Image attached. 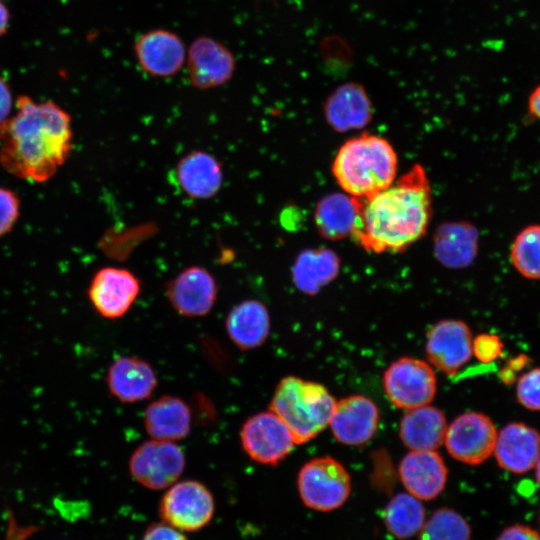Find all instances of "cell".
I'll use <instances>...</instances> for the list:
<instances>
[{"instance_id": "cell-10", "label": "cell", "mask_w": 540, "mask_h": 540, "mask_svg": "<svg viewBox=\"0 0 540 540\" xmlns=\"http://www.w3.org/2000/svg\"><path fill=\"white\" fill-rule=\"evenodd\" d=\"M497 431L491 419L479 412H467L447 427L444 443L456 460L478 465L494 452Z\"/></svg>"}, {"instance_id": "cell-27", "label": "cell", "mask_w": 540, "mask_h": 540, "mask_svg": "<svg viewBox=\"0 0 540 540\" xmlns=\"http://www.w3.org/2000/svg\"><path fill=\"white\" fill-rule=\"evenodd\" d=\"M426 521L421 500L407 493L393 496L383 511V522L389 533L404 540L418 535Z\"/></svg>"}, {"instance_id": "cell-36", "label": "cell", "mask_w": 540, "mask_h": 540, "mask_svg": "<svg viewBox=\"0 0 540 540\" xmlns=\"http://www.w3.org/2000/svg\"><path fill=\"white\" fill-rule=\"evenodd\" d=\"M12 104L10 87L4 78L0 76V125L10 118Z\"/></svg>"}, {"instance_id": "cell-39", "label": "cell", "mask_w": 540, "mask_h": 540, "mask_svg": "<svg viewBox=\"0 0 540 540\" xmlns=\"http://www.w3.org/2000/svg\"><path fill=\"white\" fill-rule=\"evenodd\" d=\"M535 466H536V473H535L536 479L540 483V458L538 459Z\"/></svg>"}, {"instance_id": "cell-30", "label": "cell", "mask_w": 540, "mask_h": 540, "mask_svg": "<svg viewBox=\"0 0 540 540\" xmlns=\"http://www.w3.org/2000/svg\"><path fill=\"white\" fill-rule=\"evenodd\" d=\"M478 250V232L470 224H456L448 229V254L443 260L449 266L464 267L476 257Z\"/></svg>"}, {"instance_id": "cell-22", "label": "cell", "mask_w": 540, "mask_h": 540, "mask_svg": "<svg viewBox=\"0 0 540 540\" xmlns=\"http://www.w3.org/2000/svg\"><path fill=\"white\" fill-rule=\"evenodd\" d=\"M230 340L242 350L261 346L270 332V316L259 300L247 299L236 304L225 321Z\"/></svg>"}, {"instance_id": "cell-29", "label": "cell", "mask_w": 540, "mask_h": 540, "mask_svg": "<svg viewBox=\"0 0 540 540\" xmlns=\"http://www.w3.org/2000/svg\"><path fill=\"white\" fill-rule=\"evenodd\" d=\"M418 540H471V527L457 511L440 508L426 519Z\"/></svg>"}, {"instance_id": "cell-11", "label": "cell", "mask_w": 540, "mask_h": 540, "mask_svg": "<svg viewBox=\"0 0 540 540\" xmlns=\"http://www.w3.org/2000/svg\"><path fill=\"white\" fill-rule=\"evenodd\" d=\"M141 290L138 277L121 267H103L93 275L88 298L95 311L106 319L124 316Z\"/></svg>"}, {"instance_id": "cell-2", "label": "cell", "mask_w": 540, "mask_h": 540, "mask_svg": "<svg viewBox=\"0 0 540 540\" xmlns=\"http://www.w3.org/2000/svg\"><path fill=\"white\" fill-rule=\"evenodd\" d=\"M357 199L352 236L368 252H401L427 231L432 194L425 170L418 164L386 189Z\"/></svg>"}, {"instance_id": "cell-23", "label": "cell", "mask_w": 540, "mask_h": 540, "mask_svg": "<svg viewBox=\"0 0 540 540\" xmlns=\"http://www.w3.org/2000/svg\"><path fill=\"white\" fill-rule=\"evenodd\" d=\"M144 428L152 439L173 442L181 440L190 432V408L179 397L162 396L146 407Z\"/></svg>"}, {"instance_id": "cell-34", "label": "cell", "mask_w": 540, "mask_h": 540, "mask_svg": "<svg viewBox=\"0 0 540 540\" xmlns=\"http://www.w3.org/2000/svg\"><path fill=\"white\" fill-rule=\"evenodd\" d=\"M141 540H188L184 533L161 521L150 524Z\"/></svg>"}, {"instance_id": "cell-31", "label": "cell", "mask_w": 540, "mask_h": 540, "mask_svg": "<svg viewBox=\"0 0 540 540\" xmlns=\"http://www.w3.org/2000/svg\"><path fill=\"white\" fill-rule=\"evenodd\" d=\"M516 395L522 406L540 411V368L531 369L520 377Z\"/></svg>"}, {"instance_id": "cell-13", "label": "cell", "mask_w": 540, "mask_h": 540, "mask_svg": "<svg viewBox=\"0 0 540 540\" xmlns=\"http://www.w3.org/2000/svg\"><path fill=\"white\" fill-rule=\"evenodd\" d=\"M169 303L186 317L207 315L213 308L218 286L213 275L204 267H186L166 284Z\"/></svg>"}, {"instance_id": "cell-26", "label": "cell", "mask_w": 540, "mask_h": 540, "mask_svg": "<svg viewBox=\"0 0 540 540\" xmlns=\"http://www.w3.org/2000/svg\"><path fill=\"white\" fill-rule=\"evenodd\" d=\"M338 270L339 260L332 251L308 249L298 255L292 268V278L300 291L314 295L336 278Z\"/></svg>"}, {"instance_id": "cell-3", "label": "cell", "mask_w": 540, "mask_h": 540, "mask_svg": "<svg viewBox=\"0 0 540 540\" xmlns=\"http://www.w3.org/2000/svg\"><path fill=\"white\" fill-rule=\"evenodd\" d=\"M397 161L389 141L365 132L340 147L332 163V173L346 194L366 198L394 183Z\"/></svg>"}, {"instance_id": "cell-1", "label": "cell", "mask_w": 540, "mask_h": 540, "mask_svg": "<svg viewBox=\"0 0 540 540\" xmlns=\"http://www.w3.org/2000/svg\"><path fill=\"white\" fill-rule=\"evenodd\" d=\"M16 107L0 125V165L19 179L46 182L71 154V117L52 101L26 95L17 98Z\"/></svg>"}, {"instance_id": "cell-28", "label": "cell", "mask_w": 540, "mask_h": 540, "mask_svg": "<svg viewBox=\"0 0 540 540\" xmlns=\"http://www.w3.org/2000/svg\"><path fill=\"white\" fill-rule=\"evenodd\" d=\"M509 257L521 276L540 280V224L527 225L515 235Z\"/></svg>"}, {"instance_id": "cell-38", "label": "cell", "mask_w": 540, "mask_h": 540, "mask_svg": "<svg viewBox=\"0 0 540 540\" xmlns=\"http://www.w3.org/2000/svg\"><path fill=\"white\" fill-rule=\"evenodd\" d=\"M9 11L5 4L0 0V37L6 33L9 24Z\"/></svg>"}, {"instance_id": "cell-17", "label": "cell", "mask_w": 540, "mask_h": 540, "mask_svg": "<svg viewBox=\"0 0 540 540\" xmlns=\"http://www.w3.org/2000/svg\"><path fill=\"white\" fill-rule=\"evenodd\" d=\"M399 475L407 492L419 500H433L445 488L448 470L434 450H412L400 462Z\"/></svg>"}, {"instance_id": "cell-8", "label": "cell", "mask_w": 540, "mask_h": 540, "mask_svg": "<svg viewBox=\"0 0 540 540\" xmlns=\"http://www.w3.org/2000/svg\"><path fill=\"white\" fill-rule=\"evenodd\" d=\"M243 450L250 459L262 465H277L293 450L291 431L271 410L249 417L240 430Z\"/></svg>"}, {"instance_id": "cell-32", "label": "cell", "mask_w": 540, "mask_h": 540, "mask_svg": "<svg viewBox=\"0 0 540 540\" xmlns=\"http://www.w3.org/2000/svg\"><path fill=\"white\" fill-rule=\"evenodd\" d=\"M20 215V199L18 195L0 186V238L9 233Z\"/></svg>"}, {"instance_id": "cell-37", "label": "cell", "mask_w": 540, "mask_h": 540, "mask_svg": "<svg viewBox=\"0 0 540 540\" xmlns=\"http://www.w3.org/2000/svg\"><path fill=\"white\" fill-rule=\"evenodd\" d=\"M527 110L534 119L540 122V84L530 91L527 99Z\"/></svg>"}, {"instance_id": "cell-21", "label": "cell", "mask_w": 540, "mask_h": 540, "mask_svg": "<svg viewBox=\"0 0 540 540\" xmlns=\"http://www.w3.org/2000/svg\"><path fill=\"white\" fill-rule=\"evenodd\" d=\"M324 114L327 122L338 131L362 128L372 117V103L361 84L347 82L327 97Z\"/></svg>"}, {"instance_id": "cell-6", "label": "cell", "mask_w": 540, "mask_h": 540, "mask_svg": "<svg viewBox=\"0 0 540 540\" xmlns=\"http://www.w3.org/2000/svg\"><path fill=\"white\" fill-rule=\"evenodd\" d=\"M163 522L182 532H196L206 527L215 513L212 492L196 480L177 481L159 502Z\"/></svg>"}, {"instance_id": "cell-12", "label": "cell", "mask_w": 540, "mask_h": 540, "mask_svg": "<svg viewBox=\"0 0 540 540\" xmlns=\"http://www.w3.org/2000/svg\"><path fill=\"white\" fill-rule=\"evenodd\" d=\"M185 64L189 81L198 90L226 84L236 69V60L231 50L209 36H200L190 44Z\"/></svg>"}, {"instance_id": "cell-33", "label": "cell", "mask_w": 540, "mask_h": 540, "mask_svg": "<svg viewBox=\"0 0 540 540\" xmlns=\"http://www.w3.org/2000/svg\"><path fill=\"white\" fill-rule=\"evenodd\" d=\"M503 347L504 344L498 335L483 333L473 340L472 353L479 361L489 363L502 354Z\"/></svg>"}, {"instance_id": "cell-7", "label": "cell", "mask_w": 540, "mask_h": 540, "mask_svg": "<svg viewBox=\"0 0 540 540\" xmlns=\"http://www.w3.org/2000/svg\"><path fill=\"white\" fill-rule=\"evenodd\" d=\"M185 465V455L175 442L151 439L133 451L129 472L140 485L158 491L176 483Z\"/></svg>"}, {"instance_id": "cell-24", "label": "cell", "mask_w": 540, "mask_h": 540, "mask_svg": "<svg viewBox=\"0 0 540 540\" xmlns=\"http://www.w3.org/2000/svg\"><path fill=\"white\" fill-rule=\"evenodd\" d=\"M447 424L444 413L424 405L408 410L399 424V435L411 450H435L445 439Z\"/></svg>"}, {"instance_id": "cell-16", "label": "cell", "mask_w": 540, "mask_h": 540, "mask_svg": "<svg viewBox=\"0 0 540 540\" xmlns=\"http://www.w3.org/2000/svg\"><path fill=\"white\" fill-rule=\"evenodd\" d=\"M379 410L362 395H351L336 402L329 425L336 440L346 445H361L377 431Z\"/></svg>"}, {"instance_id": "cell-25", "label": "cell", "mask_w": 540, "mask_h": 540, "mask_svg": "<svg viewBox=\"0 0 540 540\" xmlns=\"http://www.w3.org/2000/svg\"><path fill=\"white\" fill-rule=\"evenodd\" d=\"M357 215V198L348 194L332 193L317 203L314 219L324 238L337 241L352 236Z\"/></svg>"}, {"instance_id": "cell-18", "label": "cell", "mask_w": 540, "mask_h": 540, "mask_svg": "<svg viewBox=\"0 0 540 540\" xmlns=\"http://www.w3.org/2000/svg\"><path fill=\"white\" fill-rule=\"evenodd\" d=\"M175 178L180 189L194 200L214 197L223 184L221 162L212 154L194 150L179 159L175 167Z\"/></svg>"}, {"instance_id": "cell-19", "label": "cell", "mask_w": 540, "mask_h": 540, "mask_svg": "<svg viewBox=\"0 0 540 540\" xmlns=\"http://www.w3.org/2000/svg\"><path fill=\"white\" fill-rule=\"evenodd\" d=\"M494 452L501 468L516 474L528 472L540 458V433L524 423H509L497 433Z\"/></svg>"}, {"instance_id": "cell-5", "label": "cell", "mask_w": 540, "mask_h": 540, "mask_svg": "<svg viewBox=\"0 0 540 540\" xmlns=\"http://www.w3.org/2000/svg\"><path fill=\"white\" fill-rule=\"evenodd\" d=\"M297 489L306 507L318 512H330L343 506L349 498L351 478L336 459L317 457L300 468Z\"/></svg>"}, {"instance_id": "cell-9", "label": "cell", "mask_w": 540, "mask_h": 540, "mask_svg": "<svg viewBox=\"0 0 540 540\" xmlns=\"http://www.w3.org/2000/svg\"><path fill=\"white\" fill-rule=\"evenodd\" d=\"M383 385L392 404L407 410L428 405L437 390L432 368L411 357L393 362L384 372Z\"/></svg>"}, {"instance_id": "cell-15", "label": "cell", "mask_w": 540, "mask_h": 540, "mask_svg": "<svg viewBox=\"0 0 540 540\" xmlns=\"http://www.w3.org/2000/svg\"><path fill=\"white\" fill-rule=\"evenodd\" d=\"M472 333L461 320H443L427 335L426 354L437 369L448 375L456 374L471 358Z\"/></svg>"}, {"instance_id": "cell-20", "label": "cell", "mask_w": 540, "mask_h": 540, "mask_svg": "<svg viewBox=\"0 0 540 540\" xmlns=\"http://www.w3.org/2000/svg\"><path fill=\"white\" fill-rule=\"evenodd\" d=\"M106 384L113 397L123 403L148 399L157 386L151 365L137 357L121 356L109 366Z\"/></svg>"}, {"instance_id": "cell-35", "label": "cell", "mask_w": 540, "mask_h": 540, "mask_svg": "<svg viewBox=\"0 0 540 540\" xmlns=\"http://www.w3.org/2000/svg\"><path fill=\"white\" fill-rule=\"evenodd\" d=\"M497 540H540V534L529 526L514 524L505 528Z\"/></svg>"}, {"instance_id": "cell-14", "label": "cell", "mask_w": 540, "mask_h": 540, "mask_svg": "<svg viewBox=\"0 0 540 540\" xmlns=\"http://www.w3.org/2000/svg\"><path fill=\"white\" fill-rule=\"evenodd\" d=\"M134 52L140 68L148 75L166 78L177 74L186 62L187 48L170 30L153 29L135 41Z\"/></svg>"}, {"instance_id": "cell-4", "label": "cell", "mask_w": 540, "mask_h": 540, "mask_svg": "<svg viewBox=\"0 0 540 540\" xmlns=\"http://www.w3.org/2000/svg\"><path fill=\"white\" fill-rule=\"evenodd\" d=\"M335 404L323 385L287 376L278 383L269 410L284 421L295 444H303L327 427Z\"/></svg>"}]
</instances>
